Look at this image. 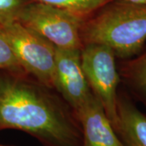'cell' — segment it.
<instances>
[{"instance_id":"6da1fadb","label":"cell","mask_w":146,"mask_h":146,"mask_svg":"<svg viewBox=\"0 0 146 146\" xmlns=\"http://www.w3.org/2000/svg\"><path fill=\"white\" fill-rule=\"evenodd\" d=\"M15 129L44 146H82V129L70 106L21 80L0 76V131Z\"/></svg>"},{"instance_id":"7a4b0ae2","label":"cell","mask_w":146,"mask_h":146,"mask_svg":"<svg viewBox=\"0 0 146 146\" xmlns=\"http://www.w3.org/2000/svg\"><path fill=\"white\" fill-rule=\"evenodd\" d=\"M84 44H103L123 59L135 57L146 42V3L110 1L81 29Z\"/></svg>"},{"instance_id":"3957f363","label":"cell","mask_w":146,"mask_h":146,"mask_svg":"<svg viewBox=\"0 0 146 146\" xmlns=\"http://www.w3.org/2000/svg\"><path fill=\"white\" fill-rule=\"evenodd\" d=\"M18 21L36 32L56 47L80 49L82 16L56 6L29 2Z\"/></svg>"},{"instance_id":"277c9868","label":"cell","mask_w":146,"mask_h":146,"mask_svg":"<svg viewBox=\"0 0 146 146\" xmlns=\"http://www.w3.org/2000/svg\"><path fill=\"white\" fill-rule=\"evenodd\" d=\"M81 66L93 94L103 106L107 118L115 129L118 123L117 89L120 81L115 54L103 44L88 43L80 49Z\"/></svg>"},{"instance_id":"5b68a950","label":"cell","mask_w":146,"mask_h":146,"mask_svg":"<svg viewBox=\"0 0 146 146\" xmlns=\"http://www.w3.org/2000/svg\"><path fill=\"white\" fill-rule=\"evenodd\" d=\"M1 26L22 68L47 87H54L56 46L18 21Z\"/></svg>"},{"instance_id":"8992f818","label":"cell","mask_w":146,"mask_h":146,"mask_svg":"<svg viewBox=\"0 0 146 146\" xmlns=\"http://www.w3.org/2000/svg\"><path fill=\"white\" fill-rule=\"evenodd\" d=\"M76 112L92 94L81 66L80 49H55L54 85Z\"/></svg>"},{"instance_id":"52a82bcc","label":"cell","mask_w":146,"mask_h":146,"mask_svg":"<svg viewBox=\"0 0 146 146\" xmlns=\"http://www.w3.org/2000/svg\"><path fill=\"white\" fill-rule=\"evenodd\" d=\"M82 129V146H124L93 93L76 112Z\"/></svg>"},{"instance_id":"ba28073f","label":"cell","mask_w":146,"mask_h":146,"mask_svg":"<svg viewBox=\"0 0 146 146\" xmlns=\"http://www.w3.org/2000/svg\"><path fill=\"white\" fill-rule=\"evenodd\" d=\"M115 132L124 146H146V115L127 97L119 95Z\"/></svg>"},{"instance_id":"9c48e42d","label":"cell","mask_w":146,"mask_h":146,"mask_svg":"<svg viewBox=\"0 0 146 146\" xmlns=\"http://www.w3.org/2000/svg\"><path fill=\"white\" fill-rule=\"evenodd\" d=\"M123 75L146 104V50L125 63Z\"/></svg>"},{"instance_id":"30bf717a","label":"cell","mask_w":146,"mask_h":146,"mask_svg":"<svg viewBox=\"0 0 146 146\" xmlns=\"http://www.w3.org/2000/svg\"><path fill=\"white\" fill-rule=\"evenodd\" d=\"M65 8L80 16H85L102 7L112 0H29Z\"/></svg>"},{"instance_id":"8fae6325","label":"cell","mask_w":146,"mask_h":146,"mask_svg":"<svg viewBox=\"0 0 146 146\" xmlns=\"http://www.w3.org/2000/svg\"><path fill=\"white\" fill-rule=\"evenodd\" d=\"M0 70L20 72L23 70L14 50L0 25Z\"/></svg>"},{"instance_id":"7c38bea8","label":"cell","mask_w":146,"mask_h":146,"mask_svg":"<svg viewBox=\"0 0 146 146\" xmlns=\"http://www.w3.org/2000/svg\"><path fill=\"white\" fill-rule=\"evenodd\" d=\"M29 0H0V25L18 21L21 11Z\"/></svg>"},{"instance_id":"4fadbf2b","label":"cell","mask_w":146,"mask_h":146,"mask_svg":"<svg viewBox=\"0 0 146 146\" xmlns=\"http://www.w3.org/2000/svg\"><path fill=\"white\" fill-rule=\"evenodd\" d=\"M127 2H131V3H146V0H123Z\"/></svg>"},{"instance_id":"5bb4252c","label":"cell","mask_w":146,"mask_h":146,"mask_svg":"<svg viewBox=\"0 0 146 146\" xmlns=\"http://www.w3.org/2000/svg\"><path fill=\"white\" fill-rule=\"evenodd\" d=\"M0 146H10V145H3V144H0Z\"/></svg>"}]
</instances>
